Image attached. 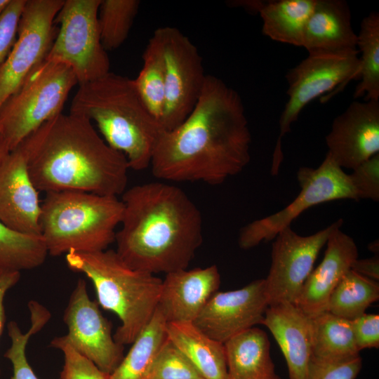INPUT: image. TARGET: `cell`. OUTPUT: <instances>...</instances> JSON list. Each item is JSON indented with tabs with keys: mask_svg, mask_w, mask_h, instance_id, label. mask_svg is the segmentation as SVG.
Listing matches in <instances>:
<instances>
[{
	"mask_svg": "<svg viewBox=\"0 0 379 379\" xmlns=\"http://www.w3.org/2000/svg\"><path fill=\"white\" fill-rule=\"evenodd\" d=\"M64 0H27L16 40L0 64V107L43 62L56 34L55 18Z\"/></svg>",
	"mask_w": 379,
	"mask_h": 379,
	"instance_id": "cell-12",
	"label": "cell"
},
{
	"mask_svg": "<svg viewBox=\"0 0 379 379\" xmlns=\"http://www.w3.org/2000/svg\"><path fill=\"white\" fill-rule=\"evenodd\" d=\"M360 355L340 360L312 359L307 379H355L361 368Z\"/></svg>",
	"mask_w": 379,
	"mask_h": 379,
	"instance_id": "cell-35",
	"label": "cell"
},
{
	"mask_svg": "<svg viewBox=\"0 0 379 379\" xmlns=\"http://www.w3.org/2000/svg\"><path fill=\"white\" fill-rule=\"evenodd\" d=\"M27 0H11L0 17V64L11 50Z\"/></svg>",
	"mask_w": 379,
	"mask_h": 379,
	"instance_id": "cell-37",
	"label": "cell"
},
{
	"mask_svg": "<svg viewBox=\"0 0 379 379\" xmlns=\"http://www.w3.org/2000/svg\"><path fill=\"white\" fill-rule=\"evenodd\" d=\"M166 334L204 379H228L223 343L206 335L193 322H167Z\"/></svg>",
	"mask_w": 379,
	"mask_h": 379,
	"instance_id": "cell-23",
	"label": "cell"
},
{
	"mask_svg": "<svg viewBox=\"0 0 379 379\" xmlns=\"http://www.w3.org/2000/svg\"><path fill=\"white\" fill-rule=\"evenodd\" d=\"M51 346L60 350L64 356L60 379H109V374L77 352L63 335L53 338Z\"/></svg>",
	"mask_w": 379,
	"mask_h": 379,
	"instance_id": "cell-34",
	"label": "cell"
},
{
	"mask_svg": "<svg viewBox=\"0 0 379 379\" xmlns=\"http://www.w3.org/2000/svg\"><path fill=\"white\" fill-rule=\"evenodd\" d=\"M262 325L285 358L290 379H307L312 359L311 318L293 303L268 306Z\"/></svg>",
	"mask_w": 379,
	"mask_h": 379,
	"instance_id": "cell-20",
	"label": "cell"
},
{
	"mask_svg": "<svg viewBox=\"0 0 379 379\" xmlns=\"http://www.w3.org/2000/svg\"><path fill=\"white\" fill-rule=\"evenodd\" d=\"M265 379H280V378L276 373H274Z\"/></svg>",
	"mask_w": 379,
	"mask_h": 379,
	"instance_id": "cell-44",
	"label": "cell"
},
{
	"mask_svg": "<svg viewBox=\"0 0 379 379\" xmlns=\"http://www.w3.org/2000/svg\"><path fill=\"white\" fill-rule=\"evenodd\" d=\"M48 255L41 235L15 231L0 221V267L22 271L41 265Z\"/></svg>",
	"mask_w": 379,
	"mask_h": 379,
	"instance_id": "cell-29",
	"label": "cell"
},
{
	"mask_svg": "<svg viewBox=\"0 0 379 379\" xmlns=\"http://www.w3.org/2000/svg\"><path fill=\"white\" fill-rule=\"evenodd\" d=\"M11 0H0V17L4 12Z\"/></svg>",
	"mask_w": 379,
	"mask_h": 379,
	"instance_id": "cell-43",
	"label": "cell"
},
{
	"mask_svg": "<svg viewBox=\"0 0 379 379\" xmlns=\"http://www.w3.org/2000/svg\"><path fill=\"white\" fill-rule=\"evenodd\" d=\"M164 70V131L180 125L190 114L201 93L206 74L202 58L191 40L178 29L164 26L154 30Z\"/></svg>",
	"mask_w": 379,
	"mask_h": 379,
	"instance_id": "cell-11",
	"label": "cell"
},
{
	"mask_svg": "<svg viewBox=\"0 0 379 379\" xmlns=\"http://www.w3.org/2000/svg\"><path fill=\"white\" fill-rule=\"evenodd\" d=\"M368 248L370 251L373 252L375 255L376 253L378 254V251H379L378 240V239L375 240L371 244H369Z\"/></svg>",
	"mask_w": 379,
	"mask_h": 379,
	"instance_id": "cell-42",
	"label": "cell"
},
{
	"mask_svg": "<svg viewBox=\"0 0 379 379\" xmlns=\"http://www.w3.org/2000/svg\"><path fill=\"white\" fill-rule=\"evenodd\" d=\"M69 112L93 121L106 143L126 157L129 168L149 167L164 131L142 100L133 79L109 72L79 85Z\"/></svg>",
	"mask_w": 379,
	"mask_h": 379,
	"instance_id": "cell-4",
	"label": "cell"
},
{
	"mask_svg": "<svg viewBox=\"0 0 379 379\" xmlns=\"http://www.w3.org/2000/svg\"><path fill=\"white\" fill-rule=\"evenodd\" d=\"M310 318L313 358L340 360L359 355L350 320L326 311Z\"/></svg>",
	"mask_w": 379,
	"mask_h": 379,
	"instance_id": "cell-26",
	"label": "cell"
},
{
	"mask_svg": "<svg viewBox=\"0 0 379 379\" xmlns=\"http://www.w3.org/2000/svg\"><path fill=\"white\" fill-rule=\"evenodd\" d=\"M268 306L265 279H255L239 289L216 291L193 324L211 338L224 344L236 335L262 324Z\"/></svg>",
	"mask_w": 379,
	"mask_h": 379,
	"instance_id": "cell-15",
	"label": "cell"
},
{
	"mask_svg": "<svg viewBox=\"0 0 379 379\" xmlns=\"http://www.w3.org/2000/svg\"><path fill=\"white\" fill-rule=\"evenodd\" d=\"M378 298V281L350 270L331 294L326 311L351 321L366 313Z\"/></svg>",
	"mask_w": 379,
	"mask_h": 379,
	"instance_id": "cell-27",
	"label": "cell"
},
{
	"mask_svg": "<svg viewBox=\"0 0 379 379\" xmlns=\"http://www.w3.org/2000/svg\"><path fill=\"white\" fill-rule=\"evenodd\" d=\"M78 84L67 65L45 59L0 107V133L11 151L44 123L62 113Z\"/></svg>",
	"mask_w": 379,
	"mask_h": 379,
	"instance_id": "cell-7",
	"label": "cell"
},
{
	"mask_svg": "<svg viewBox=\"0 0 379 379\" xmlns=\"http://www.w3.org/2000/svg\"><path fill=\"white\" fill-rule=\"evenodd\" d=\"M360 59V82L354 98L365 96V100H379V13L371 12L364 17L357 34Z\"/></svg>",
	"mask_w": 379,
	"mask_h": 379,
	"instance_id": "cell-28",
	"label": "cell"
},
{
	"mask_svg": "<svg viewBox=\"0 0 379 379\" xmlns=\"http://www.w3.org/2000/svg\"><path fill=\"white\" fill-rule=\"evenodd\" d=\"M28 308L31 326L27 333H22L14 321H11L7 326L11 345L6 351L4 357L11 361L13 366L11 379H39L27 361L26 347L29 339L41 330L51 315L48 309L35 300L29 302Z\"/></svg>",
	"mask_w": 379,
	"mask_h": 379,
	"instance_id": "cell-32",
	"label": "cell"
},
{
	"mask_svg": "<svg viewBox=\"0 0 379 379\" xmlns=\"http://www.w3.org/2000/svg\"><path fill=\"white\" fill-rule=\"evenodd\" d=\"M348 175L359 200L379 201V153L359 164Z\"/></svg>",
	"mask_w": 379,
	"mask_h": 379,
	"instance_id": "cell-36",
	"label": "cell"
},
{
	"mask_svg": "<svg viewBox=\"0 0 379 379\" xmlns=\"http://www.w3.org/2000/svg\"><path fill=\"white\" fill-rule=\"evenodd\" d=\"M297 180L300 192L290 204L274 214L248 223L240 230L238 243L241 248L250 249L261 242L274 239L310 207L339 199L359 201L349 175L328 154L316 168L300 167Z\"/></svg>",
	"mask_w": 379,
	"mask_h": 379,
	"instance_id": "cell-9",
	"label": "cell"
},
{
	"mask_svg": "<svg viewBox=\"0 0 379 379\" xmlns=\"http://www.w3.org/2000/svg\"><path fill=\"white\" fill-rule=\"evenodd\" d=\"M167 321L157 307L109 379H147L154 359L167 339Z\"/></svg>",
	"mask_w": 379,
	"mask_h": 379,
	"instance_id": "cell-25",
	"label": "cell"
},
{
	"mask_svg": "<svg viewBox=\"0 0 379 379\" xmlns=\"http://www.w3.org/2000/svg\"><path fill=\"white\" fill-rule=\"evenodd\" d=\"M351 270L354 272L375 281L379 280V258L375 255L372 258H357L352 264Z\"/></svg>",
	"mask_w": 379,
	"mask_h": 379,
	"instance_id": "cell-40",
	"label": "cell"
},
{
	"mask_svg": "<svg viewBox=\"0 0 379 379\" xmlns=\"http://www.w3.org/2000/svg\"><path fill=\"white\" fill-rule=\"evenodd\" d=\"M26 140L29 173L38 191L118 197L126 190V157L109 147L83 116L60 113Z\"/></svg>",
	"mask_w": 379,
	"mask_h": 379,
	"instance_id": "cell-3",
	"label": "cell"
},
{
	"mask_svg": "<svg viewBox=\"0 0 379 379\" xmlns=\"http://www.w3.org/2000/svg\"><path fill=\"white\" fill-rule=\"evenodd\" d=\"M342 225L330 234L321 263L309 274L294 303L310 317L326 311L331 294L358 258L356 243L340 230Z\"/></svg>",
	"mask_w": 379,
	"mask_h": 379,
	"instance_id": "cell-18",
	"label": "cell"
},
{
	"mask_svg": "<svg viewBox=\"0 0 379 379\" xmlns=\"http://www.w3.org/2000/svg\"><path fill=\"white\" fill-rule=\"evenodd\" d=\"M328 154L353 170L379 153V100H354L333 121L325 138Z\"/></svg>",
	"mask_w": 379,
	"mask_h": 379,
	"instance_id": "cell-17",
	"label": "cell"
},
{
	"mask_svg": "<svg viewBox=\"0 0 379 379\" xmlns=\"http://www.w3.org/2000/svg\"><path fill=\"white\" fill-rule=\"evenodd\" d=\"M29 157L25 138L0 167V221L18 232L41 235V204L30 176Z\"/></svg>",
	"mask_w": 379,
	"mask_h": 379,
	"instance_id": "cell-16",
	"label": "cell"
},
{
	"mask_svg": "<svg viewBox=\"0 0 379 379\" xmlns=\"http://www.w3.org/2000/svg\"><path fill=\"white\" fill-rule=\"evenodd\" d=\"M343 224V220L340 218L309 236L299 235L288 227L276 236L272 244L271 265L265 279L269 306L295 303L330 234Z\"/></svg>",
	"mask_w": 379,
	"mask_h": 379,
	"instance_id": "cell-13",
	"label": "cell"
},
{
	"mask_svg": "<svg viewBox=\"0 0 379 379\" xmlns=\"http://www.w3.org/2000/svg\"><path fill=\"white\" fill-rule=\"evenodd\" d=\"M220 284L216 265L166 274L157 307L167 322H193Z\"/></svg>",
	"mask_w": 379,
	"mask_h": 379,
	"instance_id": "cell-19",
	"label": "cell"
},
{
	"mask_svg": "<svg viewBox=\"0 0 379 379\" xmlns=\"http://www.w3.org/2000/svg\"><path fill=\"white\" fill-rule=\"evenodd\" d=\"M65 260L70 270L91 281L98 303L118 316L121 325L114 340L124 346L132 344L157 308L162 279L130 267L112 249L70 251Z\"/></svg>",
	"mask_w": 379,
	"mask_h": 379,
	"instance_id": "cell-5",
	"label": "cell"
},
{
	"mask_svg": "<svg viewBox=\"0 0 379 379\" xmlns=\"http://www.w3.org/2000/svg\"><path fill=\"white\" fill-rule=\"evenodd\" d=\"M302 47L308 53L358 51L357 34L345 0H316L307 22Z\"/></svg>",
	"mask_w": 379,
	"mask_h": 379,
	"instance_id": "cell-21",
	"label": "cell"
},
{
	"mask_svg": "<svg viewBox=\"0 0 379 379\" xmlns=\"http://www.w3.org/2000/svg\"><path fill=\"white\" fill-rule=\"evenodd\" d=\"M11 149L5 140L4 138L0 133V167L10 153Z\"/></svg>",
	"mask_w": 379,
	"mask_h": 379,
	"instance_id": "cell-41",
	"label": "cell"
},
{
	"mask_svg": "<svg viewBox=\"0 0 379 379\" xmlns=\"http://www.w3.org/2000/svg\"><path fill=\"white\" fill-rule=\"evenodd\" d=\"M359 51L309 53L288 71V97L279 119V136L273 155L283 157L281 139L291 131L301 111L314 99L338 88L342 90L352 80L360 79Z\"/></svg>",
	"mask_w": 379,
	"mask_h": 379,
	"instance_id": "cell-10",
	"label": "cell"
},
{
	"mask_svg": "<svg viewBox=\"0 0 379 379\" xmlns=\"http://www.w3.org/2000/svg\"><path fill=\"white\" fill-rule=\"evenodd\" d=\"M20 278V272L0 267V336L3 332L6 320L4 306L5 295L10 288L19 281Z\"/></svg>",
	"mask_w": 379,
	"mask_h": 379,
	"instance_id": "cell-39",
	"label": "cell"
},
{
	"mask_svg": "<svg viewBox=\"0 0 379 379\" xmlns=\"http://www.w3.org/2000/svg\"><path fill=\"white\" fill-rule=\"evenodd\" d=\"M357 349L379 347V316L366 314L350 321Z\"/></svg>",
	"mask_w": 379,
	"mask_h": 379,
	"instance_id": "cell-38",
	"label": "cell"
},
{
	"mask_svg": "<svg viewBox=\"0 0 379 379\" xmlns=\"http://www.w3.org/2000/svg\"><path fill=\"white\" fill-rule=\"evenodd\" d=\"M147 379H204L190 360L167 338L152 366Z\"/></svg>",
	"mask_w": 379,
	"mask_h": 379,
	"instance_id": "cell-33",
	"label": "cell"
},
{
	"mask_svg": "<svg viewBox=\"0 0 379 379\" xmlns=\"http://www.w3.org/2000/svg\"><path fill=\"white\" fill-rule=\"evenodd\" d=\"M123 212V202L116 196L78 191L46 193L39 224L48 254L106 250L115 240Z\"/></svg>",
	"mask_w": 379,
	"mask_h": 379,
	"instance_id": "cell-6",
	"label": "cell"
},
{
	"mask_svg": "<svg viewBox=\"0 0 379 379\" xmlns=\"http://www.w3.org/2000/svg\"><path fill=\"white\" fill-rule=\"evenodd\" d=\"M228 379H265L275 373L267 333L247 329L224 343Z\"/></svg>",
	"mask_w": 379,
	"mask_h": 379,
	"instance_id": "cell-24",
	"label": "cell"
},
{
	"mask_svg": "<svg viewBox=\"0 0 379 379\" xmlns=\"http://www.w3.org/2000/svg\"><path fill=\"white\" fill-rule=\"evenodd\" d=\"M100 1L65 0L55 18L59 29L46 59L70 67L79 86L110 72L98 25Z\"/></svg>",
	"mask_w": 379,
	"mask_h": 379,
	"instance_id": "cell-8",
	"label": "cell"
},
{
	"mask_svg": "<svg viewBox=\"0 0 379 379\" xmlns=\"http://www.w3.org/2000/svg\"><path fill=\"white\" fill-rule=\"evenodd\" d=\"M232 7H241L258 13L262 21V32L272 40L302 46L307 22L316 0H239L229 1Z\"/></svg>",
	"mask_w": 379,
	"mask_h": 379,
	"instance_id": "cell-22",
	"label": "cell"
},
{
	"mask_svg": "<svg viewBox=\"0 0 379 379\" xmlns=\"http://www.w3.org/2000/svg\"><path fill=\"white\" fill-rule=\"evenodd\" d=\"M68 332L63 335L80 354L100 370L111 374L124 358V345L112 335V324L102 314L95 300H91L84 279H79L64 311Z\"/></svg>",
	"mask_w": 379,
	"mask_h": 379,
	"instance_id": "cell-14",
	"label": "cell"
},
{
	"mask_svg": "<svg viewBox=\"0 0 379 379\" xmlns=\"http://www.w3.org/2000/svg\"><path fill=\"white\" fill-rule=\"evenodd\" d=\"M116 252L130 267L152 274L186 269L203 240L201 211L180 187L150 182L126 189Z\"/></svg>",
	"mask_w": 379,
	"mask_h": 379,
	"instance_id": "cell-2",
	"label": "cell"
},
{
	"mask_svg": "<svg viewBox=\"0 0 379 379\" xmlns=\"http://www.w3.org/2000/svg\"><path fill=\"white\" fill-rule=\"evenodd\" d=\"M142 60V69L133 82L142 100L161 125L165 104L164 70L159 44L152 36Z\"/></svg>",
	"mask_w": 379,
	"mask_h": 379,
	"instance_id": "cell-30",
	"label": "cell"
},
{
	"mask_svg": "<svg viewBox=\"0 0 379 379\" xmlns=\"http://www.w3.org/2000/svg\"><path fill=\"white\" fill-rule=\"evenodd\" d=\"M251 143L241 96L208 74L190 114L175 128L162 131L149 167L166 182L219 185L248 164Z\"/></svg>",
	"mask_w": 379,
	"mask_h": 379,
	"instance_id": "cell-1",
	"label": "cell"
},
{
	"mask_svg": "<svg viewBox=\"0 0 379 379\" xmlns=\"http://www.w3.org/2000/svg\"><path fill=\"white\" fill-rule=\"evenodd\" d=\"M138 0H101L98 25L104 48L112 51L121 46L127 39L138 13Z\"/></svg>",
	"mask_w": 379,
	"mask_h": 379,
	"instance_id": "cell-31",
	"label": "cell"
}]
</instances>
